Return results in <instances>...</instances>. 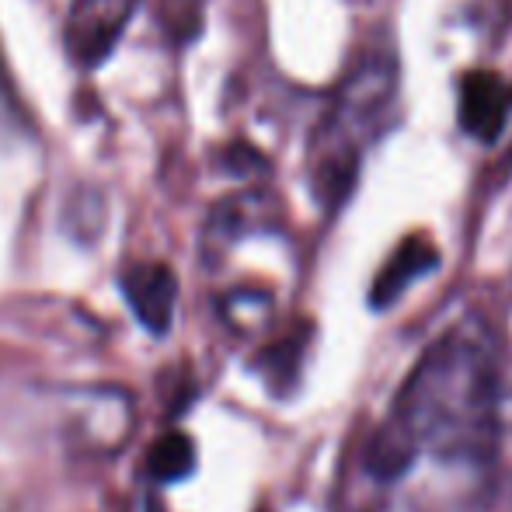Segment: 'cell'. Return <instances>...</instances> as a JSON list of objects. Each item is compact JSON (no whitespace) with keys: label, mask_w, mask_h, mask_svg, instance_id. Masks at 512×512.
Segmentation results:
<instances>
[{"label":"cell","mask_w":512,"mask_h":512,"mask_svg":"<svg viewBox=\"0 0 512 512\" xmlns=\"http://www.w3.org/2000/svg\"><path fill=\"white\" fill-rule=\"evenodd\" d=\"M512 112V88L492 70H471L460 81V126L481 143H495L506 133Z\"/></svg>","instance_id":"cell-4"},{"label":"cell","mask_w":512,"mask_h":512,"mask_svg":"<svg viewBox=\"0 0 512 512\" xmlns=\"http://www.w3.org/2000/svg\"><path fill=\"white\" fill-rule=\"evenodd\" d=\"M499 446V342L481 317L446 328L401 391L366 446L377 481H401L432 457L443 467L485 471Z\"/></svg>","instance_id":"cell-1"},{"label":"cell","mask_w":512,"mask_h":512,"mask_svg":"<svg viewBox=\"0 0 512 512\" xmlns=\"http://www.w3.org/2000/svg\"><path fill=\"white\" fill-rule=\"evenodd\" d=\"M147 471H150V478L164 481V485H175V481L189 478V474L196 471V446H192V439L182 436V432L161 436L150 446Z\"/></svg>","instance_id":"cell-6"},{"label":"cell","mask_w":512,"mask_h":512,"mask_svg":"<svg viewBox=\"0 0 512 512\" xmlns=\"http://www.w3.org/2000/svg\"><path fill=\"white\" fill-rule=\"evenodd\" d=\"M122 297L136 321L150 331V335H168L171 321H175L178 304V276L161 262H140L122 269L119 276Z\"/></svg>","instance_id":"cell-3"},{"label":"cell","mask_w":512,"mask_h":512,"mask_svg":"<svg viewBox=\"0 0 512 512\" xmlns=\"http://www.w3.org/2000/svg\"><path fill=\"white\" fill-rule=\"evenodd\" d=\"M157 14L171 39L189 42L196 39L199 21H203V0H157Z\"/></svg>","instance_id":"cell-7"},{"label":"cell","mask_w":512,"mask_h":512,"mask_svg":"<svg viewBox=\"0 0 512 512\" xmlns=\"http://www.w3.org/2000/svg\"><path fill=\"white\" fill-rule=\"evenodd\" d=\"M136 0H74L67 18V49L77 63L95 67L112 53Z\"/></svg>","instance_id":"cell-2"},{"label":"cell","mask_w":512,"mask_h":512,"mask_svg":"<svg viewBox=\"0 0 512 512\" xmlns=\"http://www.w3.org/2000/svg\"><path fill=\"white\" fill-rule=\"evenodd\" d=\"M436 265H439V251L429 237H422V234L405 237V241L398 244V251L387 258L384 269L377 272V279H373V286H370L373 310H387L391 304H398L408 286L415 283V279L429 276Z\"/></svg>","instance_id":"cell-5"}]
</instances>
